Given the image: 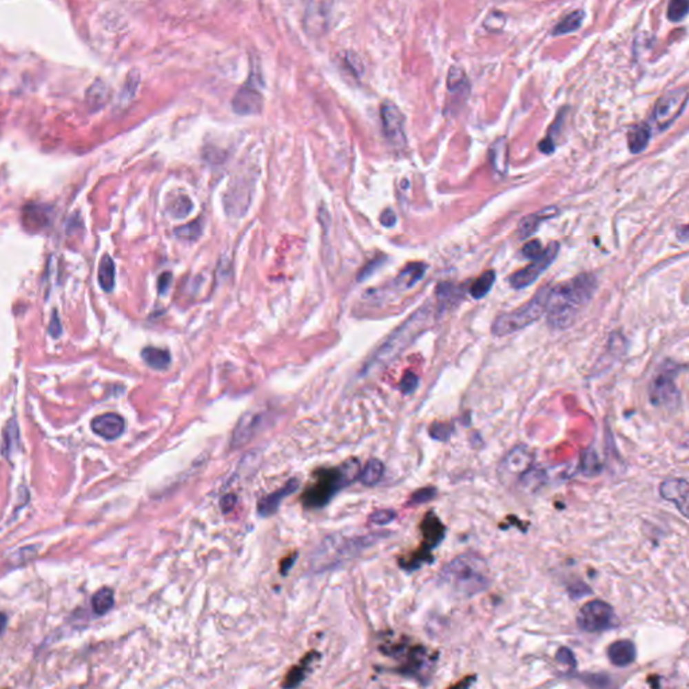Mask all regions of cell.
Returning a JSON list of instances; mask_svg holds the SVG:
<instances>
[{
    "label": "cell",
    "mask_w": 689,
    "mask_h": 689,
    "mask_svg": "<svg viewBox=\"0 0 689 689\" xmlns=\"http://www.w3.org/2000/svg\"><path fill=\"white\" fill-rule=\"evenodd\" d=\"M576 622L583 632L587 633L606 632L618 624L614 608L603 601L586 603L579 610Z\"/></svg>",
    "instance_id": "7"
},
{
    "label": "cell",
    "mask_w": 689,
    "mask_h": 689,
    "mask_svg": "<svg viewBox=\"0 0 689 689\" xmlns=\"http://www.w3.org/2000/svg\"><path fill=\"white\" fill-rule=\"evenodd\" d=\"M361 466L360 460H350L340 467L319 470L316 473V482L307 489L302 497L305 508L318 509L323 508L330 500L347 485L360 480Z\"/></svg>",
    "instance_id": "4"
},
{
    "label": "cell",
    "mask_w": 689,
    "mask_h": 689,
    "mask_svg": "<svg viewBox=\"0 0 689 689\" xmlns=\"http://www.w3.org/2000/svg\"><path fill=\"white\" fill-rule=\"evenodd\" d=\"M380 115L384 127V135L388 143L396 150L404 148L407 144V136L404 130L405 117L399 110V107L392 101H384L381 104Z\"/></svg>",
    "instance_id": "10"
},
{
    "label": "cell",
    "mask_w": 689,
    "mask_h": 689,
    "mask_svg": "<svg viewBox=\"0 0 689 689\" xmlns=\"http://www.w3.org/2000/svg\"><path fill=\"white\" fill-rule=\"evenodd\" d=\"M19 442V430L15 420H10L3 432V455L10 458Z\"/></svg>",
    "instance_id": "34"
},
{
    "label": "cell",
    "mask_w": 689,
    "mask_h": 689,
    "mask_svg": "<svg viewBox=\"0 0 689 689\" xmlns=\"http://www.w3.org/2000/svg\"><path fill=\"white\" fill-rule=\"evenodd\" d=\"M54 209L49 205L31 203L23 210V225L30 232H39L52 225Z\"/></svg>",
    "instance_id": "15"
},
{
    "label": "cell",
    "mask_w": 689,
    "mask_h": 689,
    "mask_svg": "<svg viewBox=\"0 0 689 689\" xmlns=\"http://www.w3.org/2000/svg\"><path fill=\"white\" fill-rule=\"evenodd\" d=\"M398 517V513L392 509H382V511H376L369 516V521L373 525H388L391 524L395 518Z\"/></svg>",
    "instance_id": "42"
},
{
    "label": "cell",
    "mask_w": 689,
    "mask_h": 689,
    "mask_svg": "<svg viewBox=\"0 0 689 689\" xmlns=\"http://www.w3.org/2000/svg\"><path fill=\"white\" fill-rule=\"evenodd\" d=\"M543 252H544V248H543L540 240H532V241L526 243L522 248V255L525 258H531V260L539 258Z\"/></svg>",
    "instance_id": "45"
},
{
    "label": "cell",
    "mask_w": 689,
    "mask_h": 689,
    "mask_svg": "<svg viewBox=\"0 0 689 689\" xmlns=\"http://www.w3.org/2000/svg\"><path fill=\"white\" fill-rule=\"evenodd\" d=\"M381 224L385 228H392L396 224V214L391 209H385L381 214Z\"/></svg>",
    "instance_id": "49"
},
{
    "label": "cell",
    "mask_w": 689,
    "mask_h": 689,
    "mask_svg": "<svg viewBox=\"0 0 689 689\" xmlns=\"http://www.w3.org/2000/svg\"><path fill=\"white\" fill-rule=\"evenodd\" d=\"M689 12L688 0H672L668 6V19L670 22L683 21Z\"/></svg>",
    "instance_id": "37"
},
{
    "label": "cell",
    "mask_w": 689,
    "mask_h": 689,
    "mask_svg": "<svg viewBox=\"0 0 689 689\" xmlns=\"http://www.w3.org/2000/svg\"><path fill=\"white\" fill-rule=\"evenodd\" d=\"M431 436L438 440H446L450 436V431L446 424H433L430 430Z\"/></svg>",
    "instance_id": "48"
},
{
    "label": "cell",
    "mask_w": 689,
    "mask_h": 689,
    "mask_svg": "<svg viewBox=\"0 0 689 689\" xmlns=\"http://www.w3.org/2000/svg\"><path fill=\"white\" fill-rule=\"evenodd\" d=\"M329 4L311 3L306 10L305 29L311 35L323 34L329 26Z\"/></svg>",
    "instance_id": "19"
},
{
    "label": "cell",
    "mask_w": 689,
    "mask_h": 689,
    "mask_svg": "<svg viewBox=\"0 0 689 689\" xmlns=\"http://www.w3.org/2000/svg\"><path fill=\"white\" fill-rule=\"evenodd\" d=\"M436 497V489L433 488H424L419 489L418 491H415L411 498H409V505H420V504H424V502H429L431 500H433Z\"/></svg>",
    "instance_id": "41"
},
{
    "label": "cell",
    "mask_w": 689,
    "mask_h": 689,
    "mask_svg": "<svg viewBox=\"0 0 689 689\" xmlns=\"http://www.w3.org/2000/svg\"><path fill=\"white\" fill-rule=\"evenodd\" d=\"M344 61L346 63L349 65L350 70L357 76V77H362L364 72H365V66H364V62L362 59L358 57L354 52H347L346 56H344Z\"/></svg>",
    "instance_id": "44"
},
{
    "label": "cell",
    "mask_w": 689,
    "mask_h": 689,
    "mask_svg": "<svg viewBox=\"0 0 689 689\" xmlns=\"http://www.w3.org/2000/svg\"><path fill=\"white\" fill-rule=\"evenodd\" d=\"M167 210L174 218H183L193 210V202L190 201L187 196L182 194L172 198V201L167 206Z\"/></svg>",
    "instance_id": "36"
},
{
    "label": "cell",
    "mask_w": 689,
    "mask_h": 689,
    "mask_svg": "<svg viewBox=\"0 0 689 689\" xmlns=\"http://www.w3.org/2000/svg\"><path fill=\"white\" fill-rule=\"evenodd\" d=\"M660 495L689 520V482L683 478H669L662 481Z\"/></svg>",
    "instance_id": "13"
},
{
    "label": "cell",
    "mask_w": 689,
    "mask_h": 689,
    "mask_svg": "<svg viewBox=\"0 0 689 689\" xmlns=\"http://www.w3.org/2000/svg\"><path fill=\"white\" fill-rule=\"evenodd\" d=\"M172 278L170 272H166V274H163L159 278V280H158V289H159L161 294H165L169 289L170 285H172Z\"/></svg>",
    "instance_id": "52"
},
{
    "label": "cell",
    "mask_w": 689,
    "mask_h": 689,
    "mask_svg": "<svg viewBox=\"0 0 689 689\" xmlns=\"http://www.w3.org/2000/svg\"><path fill=\"white\" fill-rule=\"evenodd\" d=\"M495 282V272L494 271H486L484 272L470 287V295L474 299H482L488 295L490 289L493 287Z\"/></svg>",
    "instance_id": "33"
},
{
    "label": "cell",
    "mask_w": 689,
    "mask_h": 689,
    "mask_svg": "<svg viewBox=\"0 0 689 689\" xmlns=\"http://www.w3.org/2000/svg\"><path fill=\"white\" fill-rule=\"evenodd\" d=\"M551 288L549 286L540 288L532 299L516 310L497 316L491 325V334L494 337H506L537 322L546 314Z\"/></svg>",
    "instance_id": "5"
},
{
    "label": "cell",
    "mask_w": 689,
    "mask_h": 689,
    "mask_svg": "<svg viewBox=\"0 0 689 689\" xmlns=\"http://www.w3.org/2000/svg\"><path fill=\"white\" fill-rule=\"evenodd\" d=\"M382 263H384V260H381V258L372 260L368 265H365V267L361 269V272H360V275H358V278H357V279H358V282H364V280H367L369 276H372V274H374V271H376V269H377V268H378Z\"/></svg>",
    "instance_id": "47"
},
{
    "label": "cell",
    "mask_w": 689,
    "mask_h": 689,
    "mask_svg": "<svg viewBox=\"0 0 689 689\" xmlns=\"http://www.w3.org/2000/svg\"><path fill=\"white\" fill-rule=\"evenodd\" d=\"M107 97H108L107 85L100 80L96 81L88 90V103L90 104V107H101L105 103L104 99Z\"/></svg>",
    "instance_id": "38"
},
{
    "label": "cell",
    "mask_w": 689,
    "mask_h": 689,
    "mask_svg": "<svg viewBox=\"0 0 689 689\" xmlns=\"http://www.w3.org/2000/svg\"><path fill=\"white\" fill-rule=\"evenodd\" d=\"M676 371L666 364L656 373L650 384V400L655 405H672L679 400V389L675 382Z\"/></svg>",
    "instance_id": "11"
},
{
    "label": "cell",
    "mask_w": 689,
    "mask_h": 689,
    "mask_svg": "<svg viewBox=\"0 0 689 689\" xmlns=\"http://www.w3.org/2000/svg\"><path fill=\"white\" fill-rule=\"evenodd\" d=\"M447 89L453 94H466L469 90V80L460 66H451L447 76Z\"/></svg>",
    "instance_id": "30"
},
{
    "label": "cell",
    "mask_w": 689,
    "mask_h": 689,
    "mask_svg": "<svg viewBox=\"0 0 689 689\" xmlns=\"http://www.w3.org/2000/svg\"><path fill=\"white\" fill-rule=\"evenodd\" d=\"M427 265L424 263H411L408 264L396 279V286L402 289H409L418 285L426 275Z\"/></svg>",
    "instance_id": "22"
},
{
    "label": "cell",
    "mask_w": 689,
    "mask_h": 689,
    "mask_svg": "<svg viewBox=\"0 0 689 689\" xmlns=\"http://www.w3.org/2000/svg\"><path fill=\"white\" fill-rule=\"evenodd\" d=\"M92 606L94 613L103 615L114 606V593L110 588H101L97 591L92 599Z\"/></svg>",
    "instance_id": "35"
},
{
    "label": "cell",
    "mask_w": 689,
    "mask_h": 689,
    "mask_svg": "<svg viewBox=\"0 0 689 689\" xmlns=\"http://www.w3.org/2000/svg\"><path fill=\"white\" fill-rule=\"evenodd\" d=\"M439 584L457 598H473L490 587L488 563L474 552L460 555L442 568Z\"/></svg>",
    "instance_id": "2"
},
{
    "label": "cell",
    "mask_w": 689,
    "mask_h": 689,
    "mask_svg": "<svg viewBox=\"0 0 689 689\" xmlns=\"http://www.w3.org/2000/svg\"><path fill=\"white\" fill-rule=\"evenodd\" d=\"M540 150H542L543 152L549 154V152H552V151H553V144L551 143V141H549V139H546V141H543V142L540 143Z\"/></svg>",
    "instance_id": "53"
},
{
    "label": "cell",
    "mask_w": 689,
    "mask_h": 689,
    "mask_svg": "<svg viewBox=\"0 0 689 689\" xmlns=\"http://www.w3.org/2000/svg\"><path fill=\"white\" fill-rule=\"evenodd\" d=\"M432 661H433V657L429 655V652L424 648H420V646L415 648L407 656L402 673L407 676L423 679L424 676H427V672L432 666Z\"/></svg>",
    "instance_id": "18"
},
{
    "label": "cell",
    "mask_w": 689,
    "mask_h": 689,
    "mask_svg": "<svg viewBox=\"0 0 689 689\" xmlns=\"http://www.w3.org/2000/svg\"><path fill=\"white\" fill-rule=\"evenodd\" d=\"M559 214V209L556 206H548V207H544L536 213H532L526 217H524L520 224H518V228H517V232H518V236L521 238H528L531 237L533 233H536L539 227L546 221L549 218H553Z\"/></svg>",
    "instance_id": "20"
},
{
    "label": "cell",
    "mask_w": 689,
    "mask_h": 689,
    "mask_svg": "<svg viewBox=\"0 0 689 689\" xmlns=\"http://www.w3.org/2000/svg\"><path fill=\"white\" fill-rule=\"evenodd\" d=\"M202 234L201 220L175 229V236L182 240H197Z\"/></svg>",
    "instance_id": "39"
},
{
    "label": "cell",
    "mask_w": 689,
    "mask_h": 689,
    "mask_svg": "<svg viewBox=\"0 0 689 689\" xmlns=\"http://www.w3.org/2000/svg\"><path fill=\"white\" fill-rule=\"evenodd\" d=\"M299 489V481L296 478L289 480L283 488L268 494L267 497L261 498L258 504V513L261 517H269L275 515L282 505L283 500L287 498L292 493H295Z\"/></svg>",
    "instance_id": "17"
},
{
    "label": "cell",
    "mask_w": 689,
    "mask_h": 689,
    "mask_svg": "<svg viewBox=\"0 0 689 689\" xmlns=\"http://www.w3.org/2000/svg\"><path fill=\"white\" fill-rule=\"evenodd\" d=\"M650 127L648 124H638L633 128L629 134V148L633 154L642 152L650 141Z\"/></svg>",
    "instance_id": "28"
},
{
    "label": "cell",
    "mask_w": 689,
    "mask_h": 689,
    "mask_svg": "<svg viewBox=\"0 0 689 689\" xmlns=\"http://www.w3.org/2000/svg\"><path fill=\"white\" fill-rule=\"evenodd\" d=\"M99 285L107 292H111L115 287V263L110 255H104L99 264Z\"/></svg>",
    "instance_id": "24"
},
{
    "label": "cell",
    "mask_w": 689,
    "mask_h": 689,
    "mask_svg": "<svg viewBox=\"0 0 689 689\" xmlns=\"http://www.w3.org/2000/svg\"><path fill=\"white\" fill-rule=\"evenodd\" d=\"M384 475V463L380 460H369L368 463L364 466L361 474H360V481L364 486L372 488L376 486Z\"/></svg>",
    "instance_id": "27"
},
{
    "label": "cell",
    "mask_w": 689,
    "mask_h": 689,
    "mask_svg": "<svg viewBox=\"0 0 689 689\" xmlns=\"http://www.w3.org/2000/svg\"><path fill=\"white\" fill-rule=\"evenodd\" d=\"M232 107L238 115H256L263 108V94L258 86L248 83L237 90L232 100Z\"/></svg>",
    "instance_id": "14"
},
{
    "label": "cell",
    "mask_w": 689,
    "mask_h": 689,
    "mask_svg": "<svg viewBox=\"0 0 689 689\" xmlns=\"http://www.w3.org/2000/svg\"><path fill=\"white\" fill-rule=\"evenodd\" d=\"M49 331H50L52 337H54V338H58V337L62 334V326H61V322H59V318H58L57 313H53L52 322H50V327H49Z\"/></svg>",
    "instance_id": "50"
},
{
    "label": "cell",
    "mask_w": 689,
    "mask_h": 689,
    "mask_svg": "<svg viewBox=\"0 0 689 689\" xmlns=\"http://www.w3.org/2000/svg\"><path fill=\"white\" fill-rule=\"evenodd\" d=\"M556 660H557V662H560L562 665L567 666L568 669H574L575 666H576L574 653L568 648L559 649V652L556 655Z\"/></svg>",
    "instance_id": "46"
},
{
    "label": "cell",
    "mask_w": 689,
    "mask_h": 689,
    "mask_svg": "<svg viewBox=\"0 0 689 689\" xmlns=\"http://www.w3.org/2000/svg\"><path fill=\"white\" fill-rule=\"evenodd\" d=\"M559 249H560L559 243H556V241L551 243L539 258L532 260V263L529 265L517 271L509 278L511 286L516 289H522V288L532 286L546 272L548 267L555 261V258L559 254Z\"/></svg>",
    "instance_id": "9"
},
{
    "label": "cell",
    "mask_w": 689,
    "mask_h": 689,
    "mask_svg": "<svg viewBox=\"0 0 689 689\" xmlns=\"http://www.w3.org/2000/svg\"><path fill=\"white\" fill-rule=\"evenodd\" d=\"M236 502H237V498H236V495H234V494H227V495H225V497H223V500H221V509H223L225 513H228V512H230V511L234 508Z\"/></svg>",
    "instance_id": "51"
},
{
    "label": "cell",
    "mask_w": 689,
    "mask_h": 689,
    "mask_svg": "<svg viewBox=\"0 0 689 689\" xmlns=\"http://www.w3.org/2000/svg\"><path fill=\"white\" fill-rule=\"evenodd\" d=\"M142 358L150 368H152L155 371H165L172 364L170 351H167L166 349L154 347V346L144 347L143 351H142Z\"/></svg>",
    "instance_id": "23"
},
{
    "label": "cell",
    "mask_w": 689,
    "mask_h": 689,
    "mask_svg": "<svg viewBox=\"0 0 689 689\" xmlns=\"http://www.w3.org/2000/svg\"><path fill=\"white\" fill-rule=\"evenodd\" d=\"M635 645L629 639L615 641L607 649L608 660L611 661L613 665L619 668H625L633 664L635 661Z\"/></svg>",
    "instance_id": "21"
},
{
    "label": "cell",
    "mask_w": 689,
    "mask_h": 689,
    "mask_svg": "<svg viewBox=\"0 0 689 689\" xmlns=\"http://www.w3.org/2000/svg\"><path fill=\"white\" fill-rule=\"evenodd\" d=\"M260 419L258 416H254V415H245L240 423L237 424L236 430H234V433H233V444L236 446H240L243 443H245L251 435L254 433V429L255 426L258 424V420Z\"/></svg>",
    "instance_id": "31"
},
{
    "label": "cell",
    "mask_w": 689,
    "mask_h": 689,
    "mask_svg": "<svg viewBox=\"0 0 689 689\" xmlns=\"http://www.w3.org/2000/svg\"><path fill=\"white\" fill-rule=\"evenodd\" d=\"M423 528H424V536L427 539L429 549L438 546L443 540V537H444V528L440 524V521L438 520V517L433 516L432 513L429 515L427 518H424Z\"/></svg>",
    "instance_id": "29"
},
{
    "label": "cell",
    "mask_w": 689,
    "mask_h": 689,
    "mask_svg": "<svg viewBox=\"0 0 689 689\" xmlns=\"http://www.w3.org/2000/svg\"><path fill=\"white\" fill-rule=\"evenodd\" d=\"M489 156L491 166L500 172L505 174L508 172V144L506 139H498L489 150Z\"/></svg>",
    "instance_id": "25"
},
{
    "label": "cell",
    "mask_w": 689,
    "mask_h": 689,
    "mask_svg": "<svg viewBox=\"0 0 689 689\" xmlns=\"http://www.w3.org/2000/svg\"><path fill=\"white\" fill-rule=\"evenodd\" d=\"M584 19V12L582 10H576L574 12L568 14L566 18H563L552 31L553 35H566L570 32H574L579 29L583 23Z\"/></svg>",
    "instance_id": "32"
},
{
    "label": "cell",
    "mask_w": 689,
    "mask_h": 689,
    "mask_svg": "<svg viewBox=\"0 0 689 689\" xmlns=\"http://www.w3.org/2000/svg\"><path fill=\"white\" fill-rule=\"evenodd\" d=\"M436 318V311L431 303L423 305L409 316L402 326H399L384 344H381L369 362L362 369V376L376 373L388 365H391L396 358L413 344L429 327L432 326Z\"/></svg>",
    "instance_id": "3"
},
{
    "label": "cell",
    "mask_w": 689,
    "mask_h": 689,
    "mask_svg": "<svg viewBox=\"0 0 689 689\" xmlns=\"http://www.w3.org/2000/svg\"><path fill=\"white\" fill-rule=\"evenodd\" d=\"M380 537L381 536H365L354 539L329 537L316 551L314 556V568L320 573L337 567L341 563L360 555L364 549L373 546Z\"/></svg>",
    "instance_id": "6"
},
{
    "label": "cell",
    "mask_w": 689,
    "mask_h": 689,
    "mask_svg": "<svg viewBox=\"0 0 689 689\" xmlns=\"http://www.w3.org/2000/svg\"><path fill=\"white\" fill-rule=\"evenodd\" d=\"M438 296V307L439 311L443 313L447 307L455 305L462 296V291L453 283H442L436 288Z\"/></svg>",
    "instance_id": "26"
},
{
    "label": "cell",
    "mask_w": 689,
    "mask_h": 689,
    "mask_svg": "<svg viewBox=\"0 0 689 689\" xmlns=\"http://www.w3.org/2000/svg\"><path fill=\"white\" fill-rule=\"evenodd\" d=\"M92 431L103 439L115 440L125 431V422L120 415L104 413L92 420Z\"/></svg>",
    "instance_id": "16"
},
{
    "label": "cell",
    "mask_w": 689,
    "mask_h": 689,
    "mask_svg": "<svg viewBox=\"0 0 689 689\" xmlns=\"http://www.w3.org/2000/svg\"><path fill=\"white\" fill-rule=\"evenodd\" d=\"M419 387V377L413 372H407L402 376V382H400V391L404 395H411Z\"/></svg>",
    "instance_id": "43"
},
{
    "label": "cell",
    "mask_w": 689,
    "mask_h": 689,
    "mask_svg": "<svg viewBox=\"0 0 689 689\" xmlns=\"http://www.w3.org/2000/svg\"><path fill=\"white\" fill-rule=\"evenodd\" d=\"M689 100L688 88L680 86L664 93L653 110V120L659 130H665L683 114Z\"/></svg>",
    "instance_id": "8"
},
{
    "label": "cell",
    "mask_w": 689,
    "mask_h": 689,
    "mask_svg": "<svg viewBox=\"0 0 689 689\" xmlns=\"http://www.w3.org/2000/svg\"><path fill=\"white\" fill-rule=\"evenodd\" d=\"M598 287L593 274H580L551 288L546 322L553 330H566L574 325L579 313L588 305Z\"/></svg>",
    "instance_id": "1"
},
{
    "label": "cell",
    "mask_w": 689,
    "mask_h": 689,
    "mask_svg": "<svg viewBox=\"0 0 689 689\" xmlns=\"http://www.w3.org/2000/svg\"><path fill=\"white\" fill-rule=\"evenodd\" d=\"M533 466V453L528 446H517L511 450L501 462V473L505 477H518L520 480L526 475Z\"/></svg>",
    "instance_id": "12"
},
{
    "label": "cell",
    "mask_w": 689,
    "mask_h": 689,
    "mask_svg": "<svg viewBox=\"0 0 689 689\" xmlns=\"http://www.w3.org/2000/svg\"><path fill=\"white\" fill-rule=\"evenodd\" d=\"M505 22H506L505 14H502L500 11H493L489 14L484 25L489 31H501L505 26Z\"/></svg>",
    "instance_id": "40"
}]
</instances>
